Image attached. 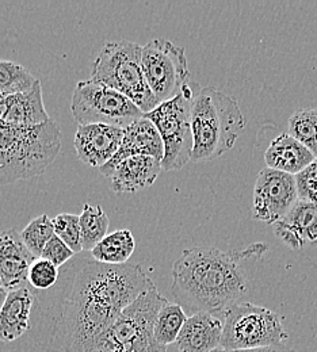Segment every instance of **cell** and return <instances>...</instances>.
<instances>
[{"label":"cell","mask_w":317,"mask_h":352,"mask_svg":"<svg viewBox=\"0 0 317 352\" xmlns=\"http://www.w3.org/2000/svg\"><path fill=\"white\" fill-rule=\"evenodd\" d=\"M61 149L54 120L39 126H17L0 120V186L43 175Z\"/></svg>","instance_id":"obj_4"},{"label":"cell","mask_w":317,"mask_h":352,"mask_svg":"<svg viewBox=\"0 0 317 352\" xmlns=\"http://www.w3.org/2000/svg\"><path fill=\"white\" fill-rule=\"evenodd\" d=\"M298 199L317 204V159L296 175Z\"/></svg>","instance_id":"obj_29"},{"label":"cell","mask_w":317,"mask_h":352,"mask_svg":"<svg viewBox=\"0 0 317 352\" xmlns=\"http://www.w3.org/2000/svg\"><path fill=\"white\" fill-rule=\"evenodd\" d=\"M266 244H252L241 251L224 252L212 247L184 250L173 265L171 293L184 311L224 317L248 292L244 262L259 258Z\"/></svg>","instance_id":"obj_2"},{"label":"cell","mask_w":317,"mask_h":352,"mask_svg":"<svg viewBox=\"0 0 317 352\" xmlns=\"http://www.w3.org/2000/svg\"><path fill=\"white\" fill-rule=\"evenodd\" d=\"M213 352H297L292 347H287L285 344L281 346H274V347H265V349H255V350H224V349H217Z\"/></svg>","instance_id":"obj_31"},{"label":"cell","mask_w":317,"mask_h":352,"mask_svg":"<svg viewBox=\"0 0 317 352\" xmlns=\"http://www.w3.org/2000/svg\"><path fill=\"white\" fill-rule=\"evenodd\" d=\"M287 129L317 159V109L296 110L289 118Z\"/></svg>","instance_id":"obj_25"},{"label":"cell","mask_w":317,"mask_h":352,"mask_svg":"<svg viewBox=\"0 0 317 352\" xmlns=\"http://www.w3.org/2000/svg\"><path fill=\"white\" fill-rule=\"evenodd\" d=\"M54 234L60 237L75 254L83 251L80 217L71 213H61L53 219Z\"/></svg>","instance_id":"obj_27"},{"label":"cell","mask_w":317,"mask_h":352,"mask_svg":"<svg viewBox=\"0 0 317 352\" xmlns=\"http://www.w3.org/2000/svg\"><path fill=\"white\" fill-rule=\"evenodd\" d=\"M75 255V252L56 234L49 240V243L46 244L41 258L49 261L50 263L54 264L56 267H60L64 263H67L72 256Z\"/></svg>","instance_id":"obj_30"},{"label":"cell","mask_w":317,"mask_h":352,"mask_svg":"<svg viewBox=\"0 0 317 352\" xmlns=\"http://www.w3.org/2000/svg\"><path fill=\"white\" fill-rule=\"evenodd\" d=\"M0 287H3V286H1V279H0Z\"/></svg>","instance_id":"obj_33"},{"label":"cell","mask_w":317,"mask_h":352,"mask_svg":"<svg viewBox=\"0 0 317 352\" xmlns=\"http://www.w3.org/2000/svg\"><path fill=\"white\" fill-rule=\"evenodd\" d=\"M142 46L128 41H110L100 47L91 67V80L114 88L135 102L144 114L159 106L141 67Z\"/></svg>","instance_id":"obj_6"},{"label":"cell","mask_w":317,"mask_h":352,"mask_svg":"<svg viewBox=\"0 0 317 352\" xmlns=\"http://www.w3.org/2000/svg\"><path fill=\"white\" fill-rule=\"evenodd\" d=\"M141 67L159 104L174 99L191 83L186 49L168 40H152L144 45Z\"/></svg>","instance_id":"obj_10"},{"label":"cell","mask_w":317,"mask_h":352,"mask_svg":"<svg viewBox=\"0 0 317 352\" xmlns=\"http://www.w3.org/2000/svg\"><path fill=\"white\" fill-rule=\"evenodd\" d=\"M0 120L17 126H39L50 120L46 113L41 82L25 92L0 98Z\"/></svg>","instance_id":"obj_17"},{"label":"cell","mask_w":317,"mask_h":352,"mask_svg":"<svg viewBox=\"0 0 317 352\" xmlns=\"http://www.w3.org/2000/svg\"><path fill=\"white\" fill-rule=\"evenodd\" d=\"M162 171L160 160L152 156H133L122 160L107 179L116 194H133L151 187Z\"/></svg>","instance_id":"obj_18"},{"label":"cell","mask_w":317,"mask_h":352,"mask_svg":"<svg viewBox=\"0 0 317 352\" xmlns=\"http://www.w3.org/2000/svg\"><path fill=\"white\" fill-rule=\"evenodd\" d=\"M57 279L58 267L50 263L49 261L40 258L30 267L28 283H30L37 290H47L56 285Z\"/></svg>","instance_id":"obj_28"},{"label":"cell","mask_w":317,"mask_h":352,"mask_svg":"<svg viewBox=\"0 0 317 352\" xmlns=\"http://www.w3.org/2000/svg\"><path fill=\"white\" fill-rule=\"evenodd\" d=\"M167 304L153 283L98 336L87 352H167L153 336L157 314Z\"/></svg>","instance_id":"obj_5"},{"label":"cell","mask_w":317,"mask_h":352,"mask_svg":"<svg viewBox=\"0 0 317 352\" xmlns=\"http://www.w3.org/2000/svg\"><path fill=\"white\" fill-rule=\"evenodd\" d=\"M34 307V296L25 286L8 292L0 310V342L12 343L29 329L30 316Z\"/></svg>","instance_id":"obj_19"},{"label":"cell","mask_w":317,"mask_h":352,"mask_svg":"<svg viewBox=\"0 0 317 352\" xmlns=\"http://www.w3.org/2000/svg\"><path fill=\"white\" fill-rule=\"evenodd\" d=\"M125 129L118 126L92 124L79 125L74 138L76 155L82 163L102 168L118 152Z\"/></svg>","instance_id":"obj_12"},{"label":"cell","mask_w":317,"mask_h":352,"mask_svg":"<svg viewBox=\"0 0 317 352\" xmlns=\"http://www.w3.org/2000/svg\"><path fill=\"white\" fill-rule=\"evenodd\" d=\"M152 285L140 264H85L74 278L46 351H89L98 336Z\"/></svg>","instance_id":"obj_1"},{"label":"cell","mask_w":317,"mask_h":352,"mask_svg":"<svg viewBox=\"0 0 317 352\" xmlns=\"http://www.w3.org/2000/svg\"><path fill=\"white\" fill-rule=\"evenodd\" d=\"M245 124L234 98L217 88H201L191 106L194 138L191 162H210L229 152Z\"/></svg>","instance_id":"obj_3"},{"label":"cell","mask_w":317,"mask_h":352,"mask_svg":"<svg viewBox=\"0 0 317 352\" xmlns=\"http://www.w3.org/2000/svg\"><path fill=\"white\" fill-rule=\"evenodd\" d=\"M36 261L21 233L15 229L0 232V279L7 292L26 286L30 267Z\"/></svg>","instance_id":"obj_14"},{"label":"cell","mask_w":317,"mask_h":352,"mask_svg":"<svg viewBox=\"0 0 317 352\" xmlns=\"http://www.w3.org/2000/svg\"><path fill=\"white\" fill-rule=\"evenodd\" d=\"M199 91V85L191 82L178 96L160 103L155 110L145 114L160 133L164 144L163 171H178L191 162L194 148L191 106Z\"/></svg>","instance_id":"obj_7"},{"label":"cell","mask_w":317,"mask_h":352,"mask_svg":"<svg viewBox=\"0 0 317 352\" xmlns=\"http://www.w3.org/2000/svg\"><path fill=\"white\" fill-rule=\"evenodd\" d=\"M71 111L79 125L102 124L122 129L145 116L128 96L91 79L76 85Z\"/></svg>","instance_id":"obj_9"},{"label":"cell","mask_w":317,"mask_h":352,"mask_svg":"<svg viewBox=\"0 0 317 352\" xmlns=\"http://www.w3.org/2000/svg\"><path fill=\"white\" fill-rule=\"evenodd\" d=\"M136 248L135 237L129 229H120L107 234L92 251V258L99 263L127 264Z\"/></svg>","instance_id":"obj_21"},{"label":"cell","mask_w":317,"mask_h":352,"mask_svg":"<svg viewBox=\"0 0 317 352\" xmlns=\"http://www.w3.org/2000/svg\"><path fill=\"white\" fill-rule=\"evenodd\" d=\"M224 318L210 313L187 317L177 340L179 352H213L221 349Z\"/></svg>","instance_id":"obj_16"},{"label":"cell","mask_w":317,"mask_h":352,"mask_svg":"<svg viewBox=\"0 0 317 352\" xmlns=\"http://www.w3.org/2000/svg\"><path fill=\"white\" fill-rule=\"evenodd\" d=\"M80 217V232L83 250L92 251L106 236L110 221L100 206L86 204Z\"/></svg>","instance_id":"obj_23"},{"label":"cell","mask_w":317,"mask_h":352,"mask_svg":"<svg viewBox=\"0 0 317 352\" xmlns=\"http://www.w3.org/2000/svg\"><path fill=\"white\" fill-rule=\"evenodd\" d=\"M54 236L53 220L47 214H41L30 221L21 232V237L32 254L40 259L49 240Z\"/></svg>","instance_id":"obj_26"},{"label":"cell","mask_w":317,"mask_h":352,"mask_svg":"<svg viewBox=\"0 0 317 352\" xmlns=\"http://www.w3.org/2000/svg\"><path fill=\"white\" fill-rule=\"evenodd\" d=\"M221 349L255 350L281 346L287 333L281 317L270 309L255 304H237L224 314Z\"/></svg>","instance_id":"obj_8"},{"label":"cell","mask_w":317,"mask_h":352,"mask_svg":"<svg viewBox=\"0 0 317 352\" xmlns=\"http://www.w3.org/2000/svg\"><path fill=\"white\" fill-rule=\"evenodd\" d=\"M186 320L187 316L184 309L177 302H168L157 314L153 328L155 340L163 347H168L170 344L177 343Z\"/></svg>","instance_id":"obj_22"},{"label":"cell","mask_w":317,"mask_h":352,"mask_svg":"<svg viewBox=\"0 0 317 352\" xmlns=\"http://www.w3.org/2000/svg\"><path fill=\"white\" fill-rule=\"evenodd\" d=\"M7 296H8V292H7L4 287H0V310H1L4 302H6Z\"/></svg>","instance_id":"obj_32"},{"label":"cell","mask_w":317,"mask_h":352,"mask_svg":"<svg viewBox=\"0 0 317 352\" xmlns=\"http://www.w3.org/2000/svg\"><path fill=\"white\" fill-rule=\"evenodd\" d=\"M37 83L39 79L23 65L0 60V98L29 91Z\"/></svg>","instance_id":"obj_24"},{"label":"cell","mask_w":317,"mask_h":352,"mask_svg":"<svg viewBox=\"0 0 317 352\" xmlns=\"http://www.w3.org/2000/svg\"><path fill=\"white\" fill-rule=\"evenodd\" d=\"M275 236L290 250L317 243V204L298 199L289 213L272 225Z\"/></svg>","instance_id":"obj_15"},{"label":"cell","mask_w":317,"mask_h":352,"mask_svg":"<svg viewBox=\"0 0 317 352\" xmlns=\"http://www.w3.org/2000/svg\"><path fill=\"white\" fill-rule=\"evenodd\" d=\"M316 157L289 133H282L270 142L265 153L267 168L297 175L311 166Z\"/></svg>","instance_id":"obj_20"},{"label":"cell","mask_w":317,"mask_h":352,"mask_svg":"<svg viewBox=\"0 0 317 352\" xmlns=\"http://www.w3.org/2000/svg\"><path fill=\"white\" fill-rule=\"evenodd\" d=\"M133 156H152L160 162L164 157L162 135L152 121L145 116L125 129L118 152L107 164L99 168V173L105 177H109L122 160Z\"/></svg>","instance_id":"obj_13"},{"label":"cell","mask_w":317,"mask_h":352,"mask_svg":"<svg viewBox=\"0 0 317 352\" xmlns=\"http://www.w3.org/2000/svg\"><path fill=\"white\" fill-rule=\"evenodd\" d=\"M297 201L296 176L263 168L254 187L252 217L274 225L289 213Z\"/></svg>","instance_id":"obj_11"}]
</instances>
